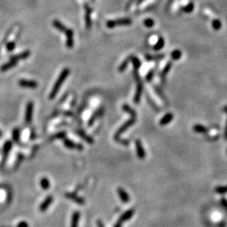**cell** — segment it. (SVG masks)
<instances>
[{
    "instance_id": "cell-34",
    "label": "cell",
    "mask_w": 227,
    "mask_h": 227,
    "mask_svg": "<svg viewBox=\"0 0 227 227\" xmlns=\"http://www.w3.org/2000/svg\"><path fill=\"white\" fill-rule=\"evenodd\" d=\"M17 227H29V224L26 221H21V222L17 225Z\"/></svg>"
},
{
    "instance_id": "cell-14",
    "label": "cell",
    "mask_w": 227,
    "mask_h": 227,
    "mask_svg": "<svg viewBox=\"0 0 227 227\" xmlns=\"http://www.w3.org/2000/svg\"><path fill=\"white\" fill-rule=\"evenodd\" d=\"M173 119H174V115H173L172 113H171V112H169V113L165 114V115L160 119V121H159V124H160L161 126L167 125V124H169L171 122Z\"/></svg>"
},
{
    "instance_id": "cell-1",
    "label": "cell",
    "mask_w": 227,
    "mask_h": 227,
    "mask_svg": "<svg viewBox=\"0 0 227 227\" xmlns=\"http://www.w3.org/2000/svg\"><path fill=\"white\" fill-rule=\"evenodd\" d=\"M135 121H136V115L131 116V119H129L128 121H126V122L124 123V124H123V125L121 126V127L118 129V131L115 132V136H114V139H115V141L119 142V143H120L123 145H126L129 144V141H128V140H121L120 138V136L121 134H123V133L124 132H126V130H127V129H129L130 126H132L133 124H135Z\"/></svg>"
},
{
    "instance_id": "cell-38",
    "label": "cell",
    "mask_w": 227,
    "mask_h": 227,
    "mask_svg": "<svg viewBox=\"0 0 227 227\" xmlns=\"http://www.w3.org/2000/svg\"><path fill=\"white\" fill-rule=\"evenodd\" d=\"M225 139L227 140V121H226V128H225Z\"/></svg>"
},
{
    "instance_id": "cell-9",
    "label": "cell",
    "mask_w": 227,
    "mask_h": 227,
    "mask_svg": "<svg viewBox=\"0 0 227 227\" xmlns=\"http://www.w3.org/2000/svg\"><path fill=\"white\" fill-rule=\"evenodd\" d=\"M18 85L23 88H36L38 87V83L35 81L32 80H27V79H20L18 81Z\"/></svg>"
},
{
    "instance_id": "cell-25",
    "label": "cell",
    "mask_w": 227,
    "mask_h": 227,
    "mask_svg": "<svg viewBox=\"0 0 227 227\" xmlns=\"http://www.w3.org/2000/svg\"><path fill=\"white\" fill-rule=\"evenodd\" d=\"M13 139L15 143H19V138H20V131L18 128H15V129H13Z\"/></svg>"
},
{
    "instance_id": "cell-29",
    "label": "cell",
    "mask_w": 227,
    "mask_h": 227,
    "mask_svg": "<svg viewBox=\"0 0 227 227\" xmlns=\"http://www.w3.org/2000/svg\"><path fill=\"white\" fill-rule=\"evenodd\" d=\"M212 27H214L215 29H219L221 27V23L220 22V21L214 20L212 22Z\"/></svg>"
},
{
    "instance_id": "cell-16",
    "label": "cell",
    "mask_w": 227,
    "mask_h": 227,
    "mask_svg": "<svg viewBox=\"0 0 227 227\" xmlns=\"http://www.w3.org/2000/svg\"><path fill=\"white\" fill-rule=\"evenodd\" d=\"M65 35H66V46L68 48H72L74 45V41H73V35H74V32L72 29H67L66 32H65Z\"/></svg>"
},
{
    "instance_id": "cell-12",
    "label": "cell",
    "mask_w": 227,
    "mask_h": 227,
    "mask_svg": "<svg viewBox=\"0 0 227 227\" xmlns=\"http://www.w3.org/2000/svg\"><path fill=\"white\" fill-rule=\"evenodd\" d=\"M103 113H104L103 108H102L101 107V108H99L98 110H97L93 114V115L91 116V119H89V121H88V126H91L93 125V123L95 122V121H96L97 119H98L100 116H102V115H103Z\"/></svg>"
},
{
    "instance_id": "cell-8",
    "label": "cell",
    "mask_w": 227,
    "mask_h": 227,
    "mask_svg": "<svg viewBox=\"0 0 227 227\" xmlns=\"http://www.w3.org/2000/svg\"><path fill=\"white\" fill-rule=\"evenodd\" d=\"M65 196L68 199L73 201L74 202L77 203L79 205H83L85 204V200L81 197L78 196L77 194L73 193H66L65 194Z\"/></svg>"
},
{
    "instance_id": "cell-3",
    "label": "cell",
    "mask_w": 227,
    "mask_h": 227,
    "mask_svg": "<svg viewBox=\"0 0 227 227\" xmlns=\"http://www.w3.org/2000/svg\"><path fill=\"white\" fill-rule=\"evenodd\" d=\"M135 79L137 81V90L135 95L134 96V102L135 103L138 104L140 101V97H141L142 92H143V85H142L140 78L138 75L137 72H135Z\"/></svg>"
},
{
    "instance_id": "cell-11",
    "label": "cell",
    "mask_w": 227,
    "mask_h": 227,
    "mask_svg": "<svg viewBox=\"0 0 227 227\" xmlns=\"http://www.w3.org/2000/svg\"><path fill=\"white\" fill-rule=\"evenodd\" d=\"M52 202H53V196L52 195H48V196H47L46 199H45V200L42 202V203H41V205H40L39 210L42 212H45V211H46V209L49 207V206L51 205Z\"/></svg>"
},
{
    "instance_id": "cell-36",
    "label": "cell",
    "mask_w": 227,
    "mask_h": 227,
    "mask_svg": "<svg viewBox=\"0 0 227 227\" xmlns=\"http://www.w3.org/2000/svg\"><path fill=\"white\" fill-rule=\"evenodd\" d=\"M123 223H123L120 219H119V220H118L117 222L115 223V224L114 225L113 227H122Z\"/></svg>"
},
{
    "instance_id": "cell-27",
    "label": "cell",
    "mask_w": 227,
    "mask_h": 227,
    "mask_svg": "<svg viewBox=\"0 0 227 227\" xmlns=\"http://www.w3.org/2000/svg\"><path fill=\"white\" fill-rule=\"evenodd\" d=\"M65 136H66V132H65V131H63L55 134V135L54 136V138H57V139H63Z\"/></svg>"
},
{
    "instance_id": "cell-7",
    "label": "cell",
    "mask_w": 227,
    "mask_h": 227,
    "mask_svg": "<svg viewBox=\"0 0 227 227\" xmlns=\"http://www.w3.org/2000/svg\"><path fill=\"white\" fill-rule=\"evenodd\" d=\"M135 148H136V152H137V155H138V158L140 159H145L146 154L143 148V144H142L141 141L140 140H135Z\"/></svg>"
},
{
    "instance_id": "cell-2",
    "label": "cell",
    "mask_w": 227,
    "mask_h": 227,
    "mask_svg": "<svg viewBox=\"0 0 227 227\" xmlns=\"http://www.w3.org/2000/svg\"><path fill=\"white\" fill-rule=\"evenodd\" d=\"M69 73H70V70H69L68 68L63 69V72H61V74H60V76H59L58 80H57L56 82H55V85H54L51 93H50V95H49L50 99H52V98H55V96L57 95V93H58L60 87H61L62 84L64 82V81H65V79H66V77H68Z\"/></svg>"
},
{
    "instance_id": "cell-33",
    "label": "cell",
    "mask_w": 227,
    "mask_h": 227,
    "mask_svg": "<svg viewBox=\"0 0 227 227\" xmlns=\"http://www.w3.org/2000/svg\"><path fill=\"white\" fill-rule=\"evenodd\" d=\"M171 63H169V64H168L167 65H166L165 67V68L163 69V72H162V74H163V75H162V76H165V74H166L168 72H169L170 68H171Z\"/></svg>"
},
{
    "instance_id": "cell-23",
    "label": "cell",
    "mask_w": 227,
    "mask_h": 227,
    "mask_svg": "<svg viewBox=\"0 0 227 227\" xmlns=\"http://www.w3.org/2000/svg\"><path fill=\"white\" fill-rule=\"evenodd\" d=\"M40 185H41V188L44 190H47L50 188V182L48 179L46 177H43L40 181Z\"/></svg>"
},
{
    "instance_id": "cell-37",
    "label": "cell",
    "mask_w": 227,
    "mask_h": 227,
    "mask_svg": "<svg viewBox=\"0 0 227 227\" xmlns=\"http://www.w3.org/2000/svg\"><path fill=\"white\" fill-rule=\"evenodd\" d=\"M96 224H97V227H105V224H104L103 222H102V221H101V220H98V221H96Z\"/></svg>"
},
{
    "instance_id": "cell-20",
    "label": "cell",
    "mask_w": 227,
    "mask_h": 227,
    "mask_svg": "<svg viewBox=\"0 0 227 227\" xmlns=\"http://www.w3.org/2000/svg\"><path fill=\"white\" fill-rule=\"evenodd\" d=\"M18 31H19V27H15L12 29L11 32H10V34L8 35V38H7L8 42H11V41H13V40H14L16 38L17 34L18 33Z\"/></svg>"
},
{
    "instance_id": "cell-35",
    "label": "cell",
    "mask_w": 227,
    "mask_h": 227,
    "mask_svg": "<svg viewBox=\"0 0 227 227\" xmlns=\"http://www.w3.org/2000/svg\"><path fill=\"white\" fill-rule=\"evenodd\" d=\"M221 204L223 205V207L225 208V209L227 211V200L226 199H222L221 201Z\"/></svg>"
},
{
    "instance_id": "cell-39",
    "label": "cell",
    "mask_w": 227,
    "mask_h": 227,
    "mask_svg": "<svg viewBox=\"0 0 227 227\" xmlns=\"http://www.w3.org/2000/svg\"><path fill=\"white\" fill-rule=\"evenodd\" d=\"M223 110H224V112H227V107H224V109H223Z\"/></svg>"
},
{
    "instance_id": "cell-4",
    "label": "cell",
    "mask_w": 227,
    "mask_h": 227,
    "mask_svg": "<svg viewBox=\"0 0 227 227\" xmlns=\"http://www.w3.org/2000/svg\"><path fill=\"white\" fill-rule=\"evenodd\" d=\"M131 23V20L129 19V18H123V19H118L115 21H109V22H107V26L109 28H112L115 26L129 25Z\"/></svg>"
},
{
    "instance_id": "cell-6",
    "label": "cell",
    "mask_w": 227,
    "mask_h": 227,
    "mask_svg": "<svg viewBox=\"0 0 227 227\" xmlns=\"http://www.w3.org/2000/svg\"><path fill=\"white\" fill-rule=\"evenodd\" d=\"M32 113H33V103L29 102L27 103L25 112V122L27 124H29L32 121Z\"/></svg>"
},
{
    "instance_id": "cell-31",
    "label": "cell",
    "mask_w": 227,
    "mask_h": 227,
    "mask_svg": "<svg viewBox=\"0 0 227 227\" xmlns=\"http://www.w3.org/2000/svg\"><path fill=\"white\" fill-rule=\"evenodd\" d=\"M15 48V42L13 41H11V42H8V44H7V49L8 51H12L13 48Z\"/></svg>"
},
{
    "instance_id": "cell-5",
    "label": "cell",
    "mask_w": 227,
    "mask_h": 227,
    "mask_svg": "<svg viewBox=\"0 0 227 227\" xmlns=\"http://www.w3.org/2000/svg\"><path fill=\"white\" fill-rule=\"evenodd\" d=\"M63 144L66 148L69 149H77L79 151H81L83 149V145L79 143H77L75 142L72 141L70 139H64L63 140Z\"/></svg>"
},
{
    "instance_id": "cell-17",
    "label": "cell",
    "mask_w": 227,
    "mask_h": 227,
    "mask_svg": "<svg viewBox=\"0 0 227 227\" xmlns=\"http://www.w3.org/2000/svg\"><path fill=\"white\" fill-rule=\"evenodd\" d=\"M79 218H80V213L77 211L74 212L72 215V222H71V226L70 227H78L79 225Z\"/></svg>"
},
{
    "instance_id": "cell-21",
    "label": "cell",
    "mask_w": 227,
    "mask_h": 227,
    "mask_svg": "<svg viewBox=\"0 0 227 227\" xmlns=\"http://www.w3.org/2000/svg\"><path fill=\"white\" fill-rule=\"evenodd\" d=\"M193 130L197 133H202V134H205L207 132V128L202 124H195L193 126Z\"/></svg>"
},
{
    "instance_id": "cell-32",
    "label": "cell",
    "mask_w": 227,
    "mask_h": 227,
    "mask_svg": "<svg viewBox=\"0 0 227 227\" xmlns=\"http://www.w3.org/2000/svg\"><path fill=\"white\" fill-rule=\"evenodd\" d=\"M144 24L146 27H151L154 25V21L152 19H146L144 22Z\"/></svg>"
},
{
    "instance_id": "cell-13",
    "label": "cell",
    "mask_w": 227,
    "mask_h": 227,
    "mask_svg": "<svg viewBox=\"0 0 227 227\" xmlns=\"http://www.w3.org/2000/svg\"><path fill=\"white\" fill-rule=\"evenodd\" d=\"M76 133H77V135H78L81 138H82L85 141L90 143V144L93 143V142H94L93 138H92L91 136L88 135L86 134L84 131L82 130V129H77V130H76Z\"/></svg>"
},
{
    "instance_id": "cell-30",
    "label": "cell",
    "mask_w": 227,
    "mask_h": 227,
    "mask_svg": "<svg viewBox=\"0 0 227 227\" xmlns=\"http://www.w3.org/2000/svg\"><path fill=\"white\" fill-rule=\"evenodd\" d=\"M181 55H182V53L180 52L179 51H178V50H176V51L173 52L172 58L175 59V60H178V59L181 57Z\"/></svg>"
},
{
    "instance_id": "cell-28",
    "label": "cell",
    "mask_w": 227,
    "mask_h": 227,
    "mask_svg": "<svg viewBox=\"0 0 227 227\" xmlns=\"http://www.w3.org/2000/svg\"><path fill=\"white\" fill-rule=\"evenodd\" d=\"M163 45H164V40L162 38H159V40L158 41V43H157V44L155 45V48L157 50L160 49V48L163 46Z\"/></svg>"
},
{
    "instance_id": "cell-40",
    "label": "cell",
    "mask_w": 227,
    "mask_h": 227,
    "mask_svg": "<svg viewBox=\"0 0 227 227\" xmlns=\"http://www.w3.org/2000/svg\"><path fill=\"white\" fill-rule=\"evenodd\" d=\"M1 137H2V132L0 131V138H1Z\"/></svg>"
},
{
    "instance_id": "cell-10",
    "label": "cell",
    "mask_w": 227,
    "mask_h": 227,
    "mask_svg": "<svg viewBox=\"0 0 227 227\" xmlns=\"http://www.w3.org/2000/svg\"><path fill=\"white\" fill-rule=\"evenodd\" d=\"M117 192L121 202H123L125 204L129 202V201H130V197H129V195L127 193V192H126L124 189H123L122 188H119L117 189Z\"/></svg>"
},
{
    "instance_id": "cell-18",
    "label": "cell",
    "mask_w": 227,
    "mask_h": 227,
    "mask_svg": "<svg viewBox=\"0 0 227 227\" xmlns=\"http://www.w3.org/2000/svg\"><path fill=\"white\" fill-rule=\"evenodd\" d=\"M12 145H13V143L10 140L5 142L4 146H3V158L4 159H6L7 157H8V154L10 152V149H12Z\"/></svg>"
},
{
    "instance_id": "cell-19",
    "label": "cell",
    "mask_w": 227,
    "mask_h": 227,
    "mask_svg": "<svg viewBox=\"0 0 227 227\" xmlns=\"http://www.w3.org/2000/svg\"><path fill=\"white\" fill-rule=\"evenodd\" d=\"M15 65H17V61L16 60H11V61L8 62V63H5V65H3L1 67V71L2 72H6V71L9 70L10 68H13V66H15Z\"/></svg>"
},
{
    "instance_id": "cell-22",
    "label": "cell",
    "mask_w": 227,
    "mask_h": 227,
    "mask_svg": "<svg viewBox=\"0 0 227 227\" xmlns=\"http://www.w3.org/2000/svg\"><path fill=\"white\" fill-rule=\"evenodd\" d=\"M29 55H30V52H29V51H26L23 53L20 54V55H15V56H13V58H11V60H16V61H18V60H24V59H26V58H28V57L29 56Z\"/></svg>"
},
{
    "instance_id": "cell-24",
    "label": "cell",
    "mask_w": 227,
    "mask_h": 227,
    "mask_svg": "<svg viewBox=\"0 0 227 227\" xmlns=\"http://www.w3.org/2000/svg\"><path fill=\"white\" fill-rule=\"evenodd\" d=\"M53 25L55 26V27H56V28L58 29V30L61 31V32H66V30H67L66 27H65V26H64L63 24L61 23V22H59V21H57V20L54 21Z\"/></svg>"
},
{
    "instance_id": "cell-26",
    "label": "cell",
    "mask_w": 227,
    "mask_h": 227,
    "mask_svg": "<svg viewBox=\"0 0 227 227\" xmlns=\"http://www.w3.org/2000/svg\"><path fill=\"white\" fill-rule=\"evenodd\" d=\"M215 192H217L219 194H225L227 193V185L224 187L219 186L218 188H215Z\"/></svg>"
},
{
    "instance_id": "cell-15",
    "label": "cell",
    "mask_w": 227,
    "mask_h": 227,
    "mask_svg": "<svg viewBox=\"0 0 227 227\" xmlns=\"http://www.w3.org/2000/svg\"><path fill=\"white\" fill-rule=\"evenodd\" d=\"M134 214H135V209H129V210L126 211L125 212L123 213V214L121 215V217L119 218V219H120L121 221L124 223V222H125V221H128V220L131 219Z\"/></svg>"
}]
</instances>
